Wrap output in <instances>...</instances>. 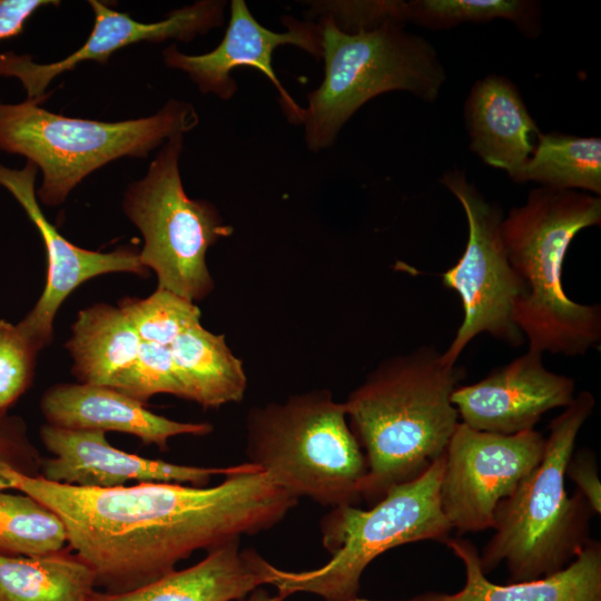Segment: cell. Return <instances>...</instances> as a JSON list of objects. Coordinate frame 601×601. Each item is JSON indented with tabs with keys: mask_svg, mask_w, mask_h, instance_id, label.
I'll list each match as a JSON object with an SVG mask.
<instances>
[{
	"mask_svg": "<svg viewBox=\"0 0 601 601\" xmlns=\"http://www.w3.org/2000/svg\"><path fill=\"white\" fill-rule=\"evenodd\" d=\"M11 489L51 509L63 522L71 550L104 592L126 593L207 552L278 524L298 499L249 462L217 485L140 482L93 489L3 472Z\"/></svg>",
	"mask_w": 601,
	"mask_h": 601,
	"instance_id": "6da1fadb",
	"label": "cell"
},
{
	"mask_svg": "<svg viewBox=\"0 0 601 601\" xmlns=\"http://www.w3.org/2000/svg\"><path fill=\"white\" fill-rule=\"evenodd\" d=\"M463 373L421 346L383 361L349 393L347 421L367 463L362 500L375 504L445 452L460 423L451 397Z\"/></svg>",
	"mask_w": 601,
	"mask_h": 601,
	"instance_id": "7a4b0ae2",
	"label": "cell"
},
{
	"mask_svg": "<svg viewBox=\"0 0 601 601\" xmlns=\"http://www.w3.org/2000/svg\"><path fill=\"white\" fill-rule=\"evenodd\" d=\"M601 199L572 189L541 187L502 219L501 234L520 284L514 322L529 349L583 355L601 338V309L572 300L562 268L573 238L600 225Z\"/></svg>",
	"mask_w": 601,
	"mask_h": 601,
	"instance_id": "3957f363",
	"label": "cell"
},
{
	"mask_svg": "<svg viewBox=\"0 0 601 601\" xmlns=\"http://www.w3.org/2000/svg\"><path fill=\"white\" fill-rule=\"evenodd\" d=\"M594 406L582 391L550 423L540 463L496 506L494 533L479 553L484 574L504 563L509 583L536 580L562 570L589 541L593 512L578 491L568 494L565 472Z\"/></svg>",
	"mask_w": 601,
	"mask_h": 601,
	"instance_id": "277c9868",
	"label": "cell"
},
{
	"mask_svg": "<svg viewBox=\"0 0 601 601\" xmlns=\"http://www.w3.org/2000/svg\"><path fill=\"white\" fill-rule=\"evenodd\" d=\"M246 456L296 499L331 509L362 501L365 454L344 403L327 388L252 407L246 416Z\"/></svg>",
	"mask_w": 601,
	"mask_h": 601,
	"instance_id": "5b68a950",
	"label": "cell"
},
{
	"mask_svg": "<svg viewBox=\"0 0 601 601\" xmlns=\"http://www.w3.org/2000/svg\"><path fill=\"white\" fill-rule=\"evenodd\" d=\"M318 24L324 79L308 95L302 121L311 150L329 147L351 116L377 95L406 90L425 101L437 98L446 76L436 51L400 22L349 32L323 14Z\"/></svg>",
	"mask_w": 601,
	"mask_h": 601,
	"instance_id": "8992f818",
	"label": "cell"
},
{
	"mask_svg": "<svg viewBox=\"0 0 601 601\" xmlns=\"http://www.w3.org/2000/svg\"><path fill=\"white\" fill-rule=\"evenodd\" d=\"M42 100L4 104L0 100V150L27 157L40 168L36 195L57 206L83 178L122 157L145 158L165 140L198 124L189 102L170 100L155 115L107 122L53 114Z\"/></svg>",
	"mask_w": 601,
	"mask_h": 601,
	"instance_id": "52a82bcc",
	"label": "cell"
},
{
	"mask_svg": "<svg viewBox=\"0 0 601 601\" xmlns=\"http://www.w3.org/2000/svg\"><path fill=\"white\" fill-rule=\"evenodd\" d=\"M443 469L444 453L414 480L391 487L368 510L331 509L319 523L329 561L304 571L277 568L270 584L285 599L305 592L324 601H368L358 595L361 578L378 555L407 543L450 539L453 530L440 504Z\"/></svg>",
	"mask_w": 601,
	"mask_h": 601,
	"instance_id": "ba28073f",
	"label": "cell"
},
{
	"mask_svg": "<svg viewBox=\"0 0 601 601\" xmlns=\"http://www.w3.org/2000/svg\"><path fill=\"white\" fill-rule=\"evenodd\" d=\"M181 150L183 135L169 138L146 175L129 185L122 209L142 235L139 258L156 273L157 288L195 303L214 289L207 249L234 229L211 203L185 193L178 165Z\"/></svg>",
	"mask_w": 601,
	"mask_h": 601,
	"instance_id": "9c48e42d",
	"label": "cell"
},
{
	"mask_svg": "<svg viewBox=\"0 0 601 601\" xmlns=\"http://www.w3.org/2000/svg\"><path fill=\"white\" fill-rule=\"evenodd\" d=\"M442 183L462 205L469 227L462 256L442 274L443 285L460 296L463 308L462 323L442 352V361L452 366L480 334L513 346L522 343L523 335L514 322L520 284L504 248L501 209L489 203L460 170L444 174Z\"/></svg>",
	"mask_w": 601,
	"mask_h": 601,
	"instance_id": "30bf717a",
	"label": "cell"
},
{
	"mask_svg": "<svg viewBox=\"0 0 601 601\" xmlns=\"http://www.w3.org/2000/svg\"><path fill=\"white\" fill-rule=\"evenodd\" d=\"M545 437L529 430L504 435L459 423L444 452L441 510L459 533L492 529L497 504L540 463Z\"/></svg>",
	"mask_w": 601,
	"mask_h": 601,
	"instance_id": "8fae6325",
	"label": "cell"
},
{
	"mask_svg": "<svg viewBox=\"0 0 601 601\" xmlns=\"http://www.w3.org/2000/svg\"><path fill=\"white\" fill-rule=\"evenodd\" d=\"M286 32H274L263 27L252 14L244 0L230 2V19L220 43L204 55H186L176 45L164 52L165 63L186 72L203 93H214L228 100L237 90L230 73L240 67L259 70L279 93L283 111L293 124H302L304 107L288 95L278 80L272 65L273 52L283 45H293L322 58L319 24L302 22L293 17H283Z\"/></svg>",
	"mask_w": 601,
	"mask_h": 601,
	"instance_id": "7c38bea8",
	"label": "cell"
},
{
	"mask_svg": "<svg viewBox=\"0 0 601 601\" xmlns=\"http://www.w3.org/2000/svg\"><path fill=\"white\" fill-rule=\"evenodd\" d=\"M88 3L93 12L91 32L79 49L63 59L38 63L27 55L0 53V76L19 79L28 100H43L51 81L80 62L106 63L116 51L142 41H190L223 24L226 4L219 0H200L171 11L161 21L140 22L101 1L90 0Z\"/></svg>",
	"mask_w": 601,
	"mask_h": 601,
	"instance_id": "4fadbf2b",
	"label": "cell"
},
{
	"mask_svg": "<svg viewBox=\"0 0 601 601\" xmlns=\"http://www.w3.org/2000/svg\"><path fill=\"white\" fill-rule=\"evenodd\" d=\"M37 166L27 160L22 169L0 165V185L18 200L37 227L47 253V279L33 308L17 326L40 349L51 343L53 319L63 300L82 283L99 275L131 273L148 275L139 253L119 247L109 253L85 249L70 243L46 218L37 199Z\"/></svg>",
	"mask_w": 601,
	"mask_h": 601,
	"instance_id": "5bb4252c",
	"label": "cell"
},
{
	"mask_svg": "<svg viewBox=\"0 0 601 601\" xmlns=\"http://www.w3.org/2000/svg\"><path fill=\"white\" fill-rule=\"evenodd\" d=\"M43 446L52 454L43 457L41 475L55 483L110 489L127 482H175L206 486L213 476L242 471L247 462L225 467L169 463L114 447L99 430H68L49 424L40 428Z\"/></svg>",
	"mask_w": 601,
	"mask_h": 601,
	"instance_id": "9a60e30c",
	"label": "cell"
},
{
	"mask_svg": "<svg viewBox=\"0 0 601 601\" xmlns=\"http://www.w3.org/2000/svg\"><path fill=\"white\" fill-rule=\"evenodd\" d=\"M542 355L528 349L484 378L457 386L451 400L462 423L511 435L533 430L548 411L566 407L574 398V381L549 371Z\"/></svg>",
	"mask_w": 601,
	"mask_h": 601,
	"instance_id": "2e32d148",
	"label": "cell"
},
{
	"mask_svg": "<svg viewBox=\"0 0 601 601\" xmlns=\"http://www.w3.org/2000/svg\"><path fill=\"white\" fill-rule=\"evenodd\" d=\"M40 410L49 425L121 432L161 451L168 450L171 437L213 432L210 423L179 422L155 414L145 404L106 385L56 384L43 393Z\"/></svg>",
	"mask_w": 601,
	"mask_h": 601,
	"instance_id": "e0dca14e",
	"label": "cell"
},
{
	"mask_svg": "<svg viewBox=\"0 0 601 601\" xmlns=\"http://www.w3.org/2000/svg\"><path fill=\"white\" fill-rule=\"evenodd\" d=\"M276 570L257 550L242 549L240 540H235L139 589L118 594L95 591L89 601H235L270 584Z\"/></svg>",
	"mask_w": 601,
	"mask_h": 601,
	"instance_id": "ac0fdd59",
	"label": "cell"
},
{
	"mask_svg": "<svg viewBox=\"0 0 601 601\" xmlns=\"http://www.w3.org/2000/svg\"><path fill=\"white\" fill-rule=\"evenodd\" d=\"M445 544L462 562L465 583L455 593L427 592L406 601H601V543L589 540L562 570L505 585L483 573L479 551L469 540L450 538Z\"/></svg>",
	"mask_w": 601,
	"mask_h": 601,
	"instance_id": "d6986e66",
	"label": "cell"
},
{
	"mask_svg": "<svg viewBox=\"0 0 601 601\" xmlns=\"http://www.w3.org/2000/svg\"><path fill=\"white\" fill-rule=\"evenodd\" d=\"M471 149L489 166L513 177L531 157L539 128L516 87L501 76H487L472 88L465 104Z\"/></svg>",
	"mask_w": 601,
	"mask_h": 601,
	"instance_id": "ffe728a7",
	"label": "cell"
},
{
	"mask_svg": "<svg viewBox=\"0 0 601 601\" xmlns=\"http://www.w3.org/2000/svg\"><path fill=\"white\" fill-rule=\"evenodd\" d=\"M169 348L184 400L217 408L244 398L247 376L243 362L223 334H214L198 323L181 333Z\"/></svg>",
	"mask_w": 601,
	"mask_h": 601,
	"instance_id": "44dd1931",
	"label": "cell"
},
{
	"mask_svg": "<svg viewBox=\"0 0 601 601\" xmlns=\"http://www.w3.org/2000/svg\"><path fill=\"white\" fill-rule=\"evenodd\" d=\"M65 347L79 383L108 385L136 358L141 341L118 306L98 303L78 313Z\"/></svg>",
	"mask_w": 601,
	"mask_h": 601,
	"instance_id": "7402d4cb",
	"label": "cell"
},
{
	"mask_svg": "<svg viewBox=\"0 0 601 601\" xmlns=\"http://www.w3.org/2000/svg\"><path fill=\"white\" fill-rule=\"evenodd\" d=\"M69 550L0 555V601H89L97 588L95 574Z\"/></svg>",
	"mask_w": 601,
	"mask_h": 601,
	"instance_id": "603a6c76",
	"label": "cell"
},
{
	"mask_svg": "<svg viewBox=\"0 0 601 601\" xmlns=\"http://www.w3.org/2000/svg\"><path fill=\"white\" fill-rule=\"evenodd\" d=\"M554 189H582L601 194V139L562 134H539L538 144L513 177Z\"/></svg>",
	"mask_w": 601,
	"mask_h": 601,
	"instance_id": "cb8c5ba5",
	"label": "cell"
},
{
	"mask_svg": "<svg viewBox=\"0 0 601 601\" xmlns=\"http://www.w3.org/2000/svg\"><path fill=\"white\" fill-rule=\"evenodd\" d=\"M66 544V526L51 509L26 493L0 491V555L41 556Z\"/></svg>",
	"mask_w": 601,
	"mask_h": 601,
	"instance_id": "d4e9b609",
	"label": "cell"
},
{
	"mask_svg": "<svg viewBox=\"0 0 601 601\" xmlns=\"http://www.w3.org/2000/svg\"><path fill=\"white\" fill-rule=\"evenodd\" d=\"M533 2L520 0H420L395 1L398 22L412 20L431 28H449L462 22H485L495 18L530 27Z\"/></svg>",
	"mask_w": 601,
	"mask_h": 601,
	"instance_id": "484cf974",
	"label": "cell"
},
{
	"mask_svg": "<svg viewBox=\"0 0 601 601\" xmlns=\"http://www.w3.org/2000/svg\"><path fill=\"white\" fill-rule=\"evenodd\" d=\"M118 308L141 342L165 346H170L181 333L200 323L201 317L194 302L160 288L146 298H121Z\"/></svg>",
	"mask_w": 601,
	"mask_h": 601,
	"instance_id": "4316f807",
	"label": "cell"
},
{
	"mask_svg": "<svg viewBox=\"0 0 601 601\" xmlns=\"http://www.w3.org/2000/svg\"><path fill=\"white\" fill-rule=\"evenodd\" d=\"M107 386L145 405L157 394H171L184 398L170 348L156 343L141 342L134 362Z\"/></svg>",
	"mask_w": 601,
	"mask_h": 601,
	"instance_id": "83f0119b",
	"label": "cell"
},
{
	"mask_svg": "<svg viewBox=\"0 0 601 601\" xmlns=\"http://www.w3.org/2000/svg\"><path fill=\"white\" fill-rule=\"evenodd\" d=\"M40 351L17 324H7L0 335V412H8L32 384Z\"/></svg>",
	"mask_w": 601,
	"mask_h": 601,
	"instance_id": "f1b7e54d",
	"label": "cell"
},
{
	"mask_svg": "<svg viewBox=\"0 0 601 601\" xmlns=\"http://www.w3.org/2000/svg\"><path fill=\"white\" fill-rule=\"evenodd\" d=\"M42 461L43 456L29 437L24 420L0 412V491L11 489L3 475L7 469L37 477L41 475Z\"/></svg>",
	"mask_w": 601,
	"mask_h": 601,
	"instance_id": "f546056e",
	"label": "cell"
},
{
	"mask_svg": "<svg viewBox=\"0 0 601 601\" xmlns=\"http://www.w3.org/2000/svg\"><path fill=\"white\" fill-rule=\"evenodd\" d=\"M566 477L577 485V491L584 497L594 514L601 513V483L594 453L582 449L572 456L568 463Z\"/></svg>",
	"mask_w": 601,
	"mask_h": 601,
	"instance_id": "4dcf8cb0",
	"label": "cell"
},
{
	"mask_svg": "<svg viewBox=\"0 0 601 601\" xmlns=\"http://www.w3.org/2000/svg\"><path fill=\"white\" fill-rule=\"evenodd\" d=\"M59 4L50 0H0V40L22 32L27 20L41 7Z\"/></svg>",
	"mask_w": 601,
	"mask_h": 601,
	"instance_id": "1f68e13d",
	"label": "cell"
},
{
	"mask_svg": "<svg viewBox=\"0 0 601 601\" xmlns=\"http://www.w3.org/2000/svg\"><path fill=\"white\" fill-rule=\"evenodd\" d=\"M285 598L280 594H270L266 589L263 587H259L252 591L249 594L244 597L243 599L235 600V601H284Z\"/></svg>",
	"mask_w": 601,
	"mask_h": 601,
	"instance_id": "d6a6232c",
	"label": "cell"
},
{
	"mask_svg": "<svg viewBox=\"0 0 601 601\" xmlns=\"http://www.w3.org/2000/svg\"><path fill=\"white\" fill-rule=\"evenodd\" d=\"M7 324H8L7 321L0 319V335H1L2 331L6 328Z\"/></svg>",
	"mask_w": 601,
	"mask_h": 601,
	"instance_id": "836d02e7",
	"label": "cell"
},
{
	"mask_svg": "<svg viewBox=\"0 0 601 601\" xmlns=\"http://www.w3.org/2000/svg\"><path fill=\"white\" fill-rule=\"evenodd\" d=\"M406 601V600H405Z\"/></svg>",
	"mask_w": 601,
	"mask_h": 601,
	"instance_id": "e575fe53",
	"label": "cell"
}]
</instances>
